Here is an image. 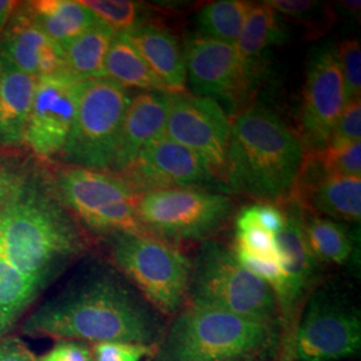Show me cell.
I'll return each mask as SVG.
<instances>
[{
    "label": "cell",
    "instance_id": "cell-15",
    "mask_svg": "<svg viewBox=\"0 0 361 361\" xmlns=\"http://www.w3.org/2000/svg\"><path fill=\"white\" fill-rule=\"evenodd\" d=\"M345 106V86L336 54L322 51L310 62L301 110V126L310 152L326 146Z\"/></svg>",
    "mask_w": 361,
    "mask_h": 361
},
{
    "label": "cell",
    "instance_id": "cell-39",
    "mask_svg": "<svg viewBox=\"0 0 361 361\" xmlns=\"http://www.w3.org/2000/svg\"><path fill=\"white\" fill-rule=\"evenodd\" d=\"M343 6L348 10H352L353 13H356L360 10L361 3L359 0L357 1H343Z\"/></svg>",
    "mask_w": 361,
    "mask_h": 361
},
{
    "label": "cell",
    "instance_id": "cell-24",
    "mask_svg": "<svg viewBox=\"0 0 361 361\" xmlns=\"http://www.w3.org/2000/svg\"><path fill=\"white\" fill-rule=\"evenodd\" d=\"M116 34L104 23L91 27L62 47L67 70L79 79L104 77V61Z\"/></svg>",
    "mask_w": 361,
    "mask_h": 361
},
{
    "label": "cell",
    "instance_id": "cell-40",
    "mask_svg": "<svg viewBox=\"0 0 361 361\" xmlns=\"http://www.w3.org/2000/svg\"><path fill=\"white\" fill-rule=\"evenodd\" d=\"M271 359H243V360L237 361H269Z\"/></svg>",
    "mask_w": 361,
    "mask_h": 361
},
{
    "label": "cell",
    "instance_id": "cell-7",
    "mask_svg": "<svg viewBox=\"0 0 361 361\" xmlns=\"http://www.w3.org/2000/svg\"><path fill=\"white\" fill-rule=\"evenodd\" d=\"M50 177L59 201L82 228L104 238L146 233L137 214L140 194L123 177L63 165L50 170Z\"/></svg>",
    "mask_w": 361,
    "mask_h": 361
},
{
    "label": "cell",
    "instance_id": "cell-18",
    "mask_svg": "<svg viewBox=\"0 0 361 361\" xmlns=\"http://www.w3.org/2000/svg\"><path fill=\"white\" fill-rule=\"evenodd\" d=\"M169 94L143 91L131 97L122 122L111 173L123 174L143 149L165 134Z\"/></svg>",
    "mask_w": 361,
    "mask_h": 361
},
{
    "label": "cell",
    "instance_id": "cell-12",
    "mask_svg": "<svg viewBox=\"0 0 361 361\" xmlns=\"http://www.w3.org/2000/svg\"><path fill=\"white\" fill-rule=\"evenodd\" d=\"M165 135L200 155L225 183L231 119L217 101L185 92L169 94Z\"/></svg>",
    "mask_w": 361,
    "mask_h": 361
},
{
    "label": "cell",
    "instance_id": "cell-8",
    "mask_svg": "<svg viewBox=\"0 0 361 361\" xmlns=\"http://www.w3.org/2000/svg\"><path fill=\"white\" fill-rule=\"evenodd\" d=\"M130 101L128 89L109 78L83 79L75 119L58 158L61 164L111 173Z\"/></svg>",
    "mask_w": 361,
    "mask_h": 361
},
{
    "label": "cell",
    "instance_id": "cell-10",
    "mask_svg": "<svg viewBox=\"0 0 361 361\" xmlns=\"http://www.w3.org/2000/svg\"><path fill=\"white\" fill-rule=\"evenodd\" d=\"M361 350V313L335 285L319 286L304 302L293 340L296 361H344Z\"/></svg>",
    "mask_w": 361,
    "mask_h": 361
},
{
    "label": "cell",
    "instance_id": "cell-2",
    "mask_svg": "<svg viewBox=\"0 0 361 361\" xmlns=\"http://www.w3.org/2000/svg\"><path fill=\"white\" fill-rule=\"evenodd\" d=\"M166 324L114 267L94 265L31 310L19 328L30 337L155 348Z\"/></svg>",
    "mask_w": 361,
    "mask_h": 361
},
{
    "label": "cell",
    "instance_id": "cell-33",
    "mask_svg": "<svg viewBox=\"0 0 361 361\" xmlns=\"http://www.w3.org/2000/svg\"><path fill=\"white\" fill-rule=\"evenodd\" d=\"M152 347L130 343H97L92 345L94 361H142L152 355Z\"/></svg>",
    "mask_w": 361,
    "mask_h": 361
},
{
    "label": "cell",
    "instance_id": "cell-5",
    "mask_svg": "<svg viewBox=\"0 0 361 361\" xmlns=\"http://www.w3.org/2000/svg\"><path fill=\"white\" fill-rule=\"evenodd\" d=\"M188 302L280 328L273 289L246 271L232 247L214 240L205 241L192 262Z\"/></svg>",
    "mask_w": 361,
    "mask_h": 361
},
{
    "label": "cell",
    "instance_id": "cell-37",
    "mask_svg": "<svg viewBox=\"0 0 361 361\" xmlns=\"http://www.w3.org/2000/svg\"><path fill=\"white\" fill-rule=\"evenodd\" d=\"M276 13H283L285 16L302 19V16L317 7L316 1L310 0H271L265 1Z\"/></svg>",
    "mask_w": 361,
    "mask_h": 361
},
{
    "label": "cell",
    "instance_id": "cell-26",
    "mask_svg": "<svg viewBox=\"0 0 361 361\" xmlns=\"http://www.w3.org/2000/svg\"><path fill=\"white\" fill-rule=\"evenodd\" d=\"M252 4L244 0H219L207 3L197 15L200 37L235 44Z\"/></svg>",
    "mask_w": 361,
    "mask_h": 361
},
{
    "label": "cell",
    "instance_id": "cell-19",
    "mask_svg": "<svg viewBox=\"0 0 361 361\" xmlns=\"http://www.w3.org/2000/svg\"><path fill=\"white\" fill-rule=\"evenodd\" d=\"M37 79L0 55V153L20 152Z\"/></svg>",
    "mask_w": 361,
    "mask_h": 361
},
{
    "label": "cell",
    "instance_id": "cell-22",
    "mask_svg": "<svg viewBox=\"0 0 361 361\" xmlns=\"http://www.w3.org/2000/svg\"><path fill=\"white\" fill-rule=\"evenodd\" d=\"M279 38H281V32L277 13L267 3L252 6L243 31L234 44L249 87L257 77L264 54Z\"/></svg>",
    "mask_w": 361,
    "mask_h": 361
},
{
    "label": "cell",
    "instance_id": "cell-21",
    "mask_svg": "<svg viewBox=\"0 0 361 361\" xmlns=\"http://www.w3.org/2000/svg\"><path fill=\"white\" fill-rule=\"evenodd\" d=\"M22 4L34 22L61 47L101 23L80 1L39 0Z\"/></svg>",
    "mask_w": 361,
    "mask_h": 361
},
{
    "label": "cell",
    "instance_id": "cell-14",
    "mask_svg": "<svg viewBox=\"0 0 361 361\" xmlns=\"http://www.w3.org/2000/svg\"><path fill=\"white\" fill-rule=\"evenodd\" d=\"M284 212V229L276 235L285 271L283 285L274 293L280 328L295 324L297 310L312 293L322 268V262L310 252L304 235V209L296 201L288 200Z\"/></svg>",
    "mask_w": 361,
    "mask_h": 361
},
{
    "label": "cell",
    "instance_id": "cell-17",
    "mask_svg": "<svg viewBox=\"0 0 361 361\" xmlns=\"http://www.w3.org/2000/svg\"><path fill=\"white\" fill-rule=\"evenodd\" d=\"M0 55L35 79L68 71L62 47L34 22L22 3L0 35Z\"/></svg>",
    "mask_w": 361,
    "mask_h": 361
},
{
    "label": "cell",
    "instance_id": "cell-28",
    "mask_svg": "<svg viewBox=\"0 0 361 361\" xmlns=\"http://www.w3.org/2000/svg\"><path fill=\"white\" fill-rule=\"evenodd\" d=\"M32 155L22 152L0 153V210L7 205L35 164Z\"/></svg>",
    "mask_w": 361,
    "mask_h": 361
},
{
    "label": "cell",
    "instance_id": "cell-36",
    "mask_svg": "<svg viewBox=\"0 0 361 361\" xmlns=\"http://www.w3.org/2000/svg\"><path fill=\"white\" fill-rule=\"evenodd\" d=\"M0 361H38V357L19 336L0 338Z\"/></svg>",
    "mask_w": 361,
    "mask_h": 361
},
{
    "label": "cell",
    "instance_id": "cell-20",
    "mask_svg": "<svg viewBox=\"0 0 361 361\" xmlns=\"http://www.w3.org/2000/svg\"><path fill=\"white\" fill-rule=\"evenodd\" d=\"M162 82L168 94H180L186 87L185 52L168 30L142 23L123 34Z\"/></svg>",
    "mask_w": 361,
    "mask_h": 361
},
{
    "label": "cell",
    "instance_id": "cell-6",
    "mask_svg": "<svg viewBox=\"0 0 361 361\" xmlns=\"http://www.w3.org/2000/svg\"><path fill=\"white\" fill-rule=\"evenodd\" d=\"M113 267L164 317L188 302L192 261L180 250L149 233L107 237Z\"/></svg>",
    "mask_w": 361,
    "mask_h": 361
},
{
    "label": "cell",
    "instance_id": "cell-29",
    "mask_svg": "<svg viewBox=\"0 0 361 361\" xmlns=\"http://www.w3.org/2000/svg\"><path fill=\"white\" fill-rule=\"evenodd\" d=\"M325 173L336 176L361 177V142L343 147H324L314 152Z\"/></svg>",
    "mask_w": 361,
    "mask_h": 361
},
{
    "label": "cell",
    "instance_id": "cell-11",
    "mask_svg": "<svg viewBox=\"0 0 361 361\" xmlns=\"http://www.w3.org/2000/svg\"><path fill=\"white\" fill-rule=\"evenodd\" d=\"M83 79L70 71L38 78L25 133V147L39 162L59 158L73 128Z\"/></svg>",
    "mask_w": 361,
    "mask_h": 361
},
{
    "label": "cell",
    "instance_id": "cell-16",
    "mask_svg": "<svg viewBox=\"0 0 361 361\" xmlns=\"http://www.w3.org/2000/svg\"><path fill=\"white\" fill-rule=\"evenodd\" d=\"M183 52L186 85L195 97L234 99L249 90L233 44L198 35L186 39Z\"/></svg>",
    "mask_w": 361,
    "mask_h": 361
},
{
    "label": "cell",
    "instance_id": "cell-9",
    "mask_svg": "<svg viewBox=\"0 0 361 361\" xmlns=\"http://www.w3.org/2000/svg\"><path fill=\"white\" fill-rule=\"evenodd\" d=\"M233 201L205 189H169L140 194L137 214L143 231L174 245L209 241L229 222Z\"/></svg>",
    "mask_w": 361,
    "mask_h": 361
},
{
    "label": "cell",
    "instance_id": "cell-35",
    "mask_svg": "<svg viewBox=\"0 0 361 361\" xmlns=\"http://www.w3.org/2000/svg\"><path fill=\"white\" fill-rule=\"evenodd\" d=\"M255 213L257 219L258 226L265 231L277 235L279 233L284 229L285 226V212L284 209L276 205V204H256Z\"/></svg>",
    "mask_w": 361,
    "mask_h": 361
},
{
    "label": "cell",
    "instance_id": "cell-38",
    "mask_svg": "<svg viewBox=\"0 0 361 361\" xmlns=\"http://www.w3.org/2000/svg\"><path fill=\"white\" fill-rule=\"evenodd\" d=\"M19 4V1H13V0H0V35L4 30V27L7 26L11 15H13L16 6Z\"/></svg>",
    "mask_w": 361,
    "mask_h": 361
},
{
    "label": "cell",
    "instance_id": "cell-4",
    "mask_svg": "<svg viewBox=\"0 0 361 361\" xmlns=\"http://www.w3.org/2000/svg\"><path fill=\"white\" fill-rule=\"evenodd\" d=\"M280 328L186 302L166 324L152 361L271 359Z\"/></svg>",
    "mask_w": 361,
    "mask_h": 361
},
{
    "label": "cell",
    "instance_id": "cell-34",
    "mask_svg": "<svg viewBox=\"0 0 361 361\" xmlns=\"http://www.w3.org/2000/svg\"><path fill=\"white\" fill-rule=\"evenodd\" d=\"M38 361H94L92 350L82 341L58 340Z\"/></svg>",
    "mask_w": 361,
    "mask_h": 361
},
{
    "label": "cell",
    "instance_id": "cell-23",
    "mask_svg": "<svg viewBox=\"0 0 361 361\" xmlns=\"http://www.w3.org/2000/svg\"><path fill=\"white\" fill-rule=\"evenodd\" d=\"M104 77L125 89L166 92L162 82L123 34H116L110 44L104 61Z\"/></svg>",
    "mask_w": 361,
    "mask_h": 361
},
{
    "label": "cell",
    "instance_id": "cell-13",
    "mask_svg": "<svg viewBox=\"0 0 361 361\" xmlns=\"http://www.w3.org/2000/svg\"><path fill=\"white\" fill-rule=\"evenodd\" d=\"M121 177L138 194L169 189H204L221 183L200 155L165 134L149 143Z\"/></svg>",
    "mask_w": 361,
    "mask_h": 361
},
{
    "label": "cell",
    "instance_id": "cell-27",
    "mask_svg": "<svg viewBox=\"0 0 361 361\" xmlns=\"http://www.w3.org/2000/svg\"><path fill=\"white\" fill-rule=\"evenodd\" d=\"M86 8L116 34H125L142 25L143 4L130 0H83Z\"/></svg>",
    "mask_w": 361,
    "mask_h": 361
},
{
    "label": "cell",
    "instance_id": "cell-1",
    "mask_svg": "<svg viewBox=\"0 0 361 361\" xmlns=\"http://www.w3.org/2000/svg\"><path fill=\"white\" fill-rule=\"evenodd\" d=\"M87 250V237L35 161L0 210V338L11 335L42 295Z\"/></svg>",
    "mask_w": 361,
    "mask_h": 361
},
{
    "label": "cell",
    "instance_id": "cell-25",
    "mask_svg": "<svg viewBox=\"0 0 361 361\" xmlns=\"http://www.w3.org/2000/svg\"><path fill=\"white\" fill-rule=\"evenodd\" d=\"M302 228L310 252L322 264L344 265L348 261L353 241L343 222L317 214L305 216L304 210Z\"/></svg>",
    "mask_w": 361,
    "mask_h": 361
},
{
    "label": "cell",
    "instance_id": "cell-3",
    "mask_svg": "<svg viewBox=\"0 0 361 361\" xmlns=\"http://www.w3.org/2000/svg\"><path fill=\"white\" fill-rule=\"evenodd\" d=\"M304 158L302 143L284 121L264 106H252L231 122L225 185L265 204H284Z\"/></svg>",
    "mask_w": 361,
    "mask_h": 361
},
{
    "label": "cell",
    "instance_id": "cell-30",
    "mask_svg": "<svg viewBox=\"0 0 361 361\" xmlns=\"http://www.w3.org/2000/svg\"><path fill=\"white\" fill-rule=\"evenodd\" d=\"M340 71L344 79L347 104L361 95V47L359 40H344L336 54Z\"/></svg>",
    "mask_w": 361,
    "mask_h": 361
},
{
    "label": "cell",
    "instance_id": "cell-32",
    "mask_svg": "<svg viewBox=\"0 0 361 361\" xmlns=\"http://www.w3.org/2000/svg\"><path fill=\"white\" fill-rule=\"evenodd\" d=\"M361 98L349 101L336 123L325 147H343L361 142Z\"/></svg>",
    "mask_w": 361,
    "mask_h": 361
},
{
    "label": "cell",
    "instance_id": "cell-31",
    "mask_svg": "<svg viewBox=\"0 0 361 361\" xmlns=\"http://www.w3.org/2000/svg\"><path fill=\"white\" fill-rule=\"evenodd\" d=\"M232 247L237 250H243L255 257L276 259L283 264L276 235L259 228H250L247 231L235 232Z\"/></svg>",
    "mask_w": 361,
    "mask_h": 361
}]
</instances>
